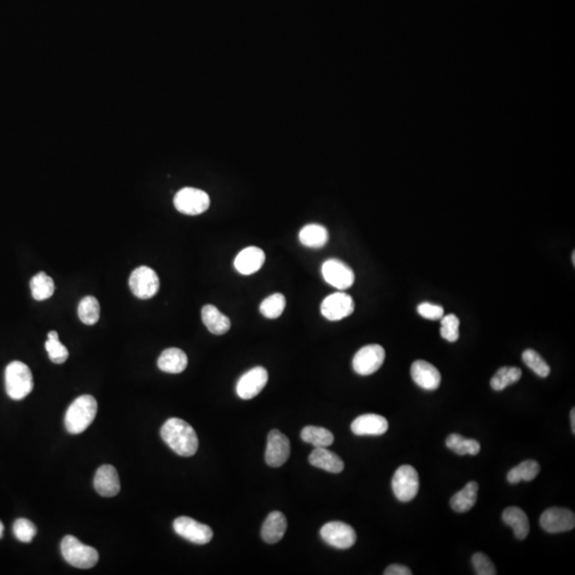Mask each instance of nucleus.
<instances>
[{"instance_id":"obj_16","label":"nucleus","mask_w":575,"mask_h":575,"mask_svg":"<svg viewBox=\"0 0 575 575\" xmlns=\"http://www.w3.org/2000/svg\"><path fill=\"white\" fill-rule=\"evenodd\" d=\"M94 487L101 497L112 498L121 490L120 478L117 469L111 465H103L96 471Z\"/></svg>"},{"instance_id":"obj_17","label":"nucleus","mask_w":575,"mask_h":575,"mask_svg":"<svg viewBox=\"0 0 575 575\" xmlns=\"http://www.w3.org/2000/svg\"><path fill=\"white\" fill-rule=\"evenodd\" d=\"M411 378L413 382L422 389L432 391L439 388L441 374L432 363L424 360H417L411 365Z\"/></svg>"},{"instance_id":"obj_37","label":"nucleus","mask_w":575,"mask_h":575,"mask_svg":"<svg viewBox=\"0 0 575 575\" xmlns=\"http://www.w3.org/2000/svg\"><path fill=\"white\" fill-rule=\"evenodd\" d=\"M443 339L449 342H456L459 338V319L455 315H443L441 319V330Z\"/></svg>"},{"instance_id":"obj_32","label":"nucleus","mask_w":575,"mask_h":575,"mask_svg":"<svg viewBox=\"0 0 575 575\" xmlns=\"http://www.w3.org/2000/svg\"><path fill=\"white\" fill-rule=\"evenodd\" d=\"M521 376H522L521 369L517 368V367H503L493 375L490 384H491L492 389L496 390V391H502L511 384L519 382Z\"/></svg>"},{"instance_id":"obj_7","label":"nucleus","mask_w":575,"mask_h":575,"mask_svg":"<svg viewBox=\"0 0 575 575\" xmlns=\"http://www.w3.org/2000/svg\"><path fill=\"white\" fill-rule=\"evenodd\" d=\"M174 205L177 210L184 215H201L210 206V197L203 190L184 188L175 195Z\"/></svg>"},{"instance_id":"obj_26","label":"nucleus","mask_w":575,"mask_h":575,"mask_svg":"<svg viewBox=\"0 0 575 575\" xmlns=\"http://www.w3.org/2000/svg\"><path fill=\"white\" fill-rule=\"evenodd\" d=\"M299 241L311 249H320L328 241V232L322 225H306L299 232Z\"/></svg>"},{"instance_id":"obj_24","label":"nucleus","mask_w":575,"mask_h":575,"mask_svg":"<svg viewBox=\"0 0 575 575\" xmlns=\"http://www.w3.org/2000/svg\"><path fill=\"white\" fill-rule=\"evenodd\" d=\"M504 523L513 528V534L518 539L523 540L528 537L530 533V521L528 515L519 507H509L502 515Z\"/></svg>"},{"instance_id":"obj_3","label":"nucleus","mask_w":575,"mask_h":575,"mask_svg":"<svg viewBox=\"0 0 575 575\" xmlns=\"http://www.w3.org/2000/svg\"><path fill=\"white\" fill-rule=\"evenodd\" d=\"M5 391L14 401H21L32 393L34 376L28 365L22 361H12L5 373Z\"/></svg>"},{"instance_id":"obj_5","label":"nucleus","mask_w":575,"mask_h":575,"mask_svg":"<svg viewBox=\"0 0 575 575\" xmlns=\"http://www.w3.org/2000/svg\"><path fill=\"white\" fill-rule=\"evenodd\" d=\"M420 487L419 474L413 467L405 465L400 467L392 478V489L399 501L411 502L418 494Z\"/></svg>"},{"instance_id":"obj_13","label":"nucleus","mask_w":575,"mask_h":575,"mask_svg":"<svg viewBox=\"0 0 575 575\" xmlns=\"http://www.w3.org/2000/svg\"><path fill=\"white\" fill-rule=\"evenodd\" d=\"M290 441L286 435L278 430H273L267 435L265 461L272 468H280L286 463L290 456Z\"/></svg>"},{"instance_id":"obj_29","label":"nucleus","mask_w":575,"mask_h":575,"mask_svg":"<svg viewBox=\"0 0 575 575\" xmlns=\"http://www.w3.org/2000/svg\"><path fill=\"white\" fill-rule=\"evenodd\" d=\"M539 472V463L537 461H533V459H528V461H523L520 465L511 469L507 474V480L511 484H518L521 480L530 482L535 478H537Z\"/></svg>"},{"instance_id":"obj_30","label":"nucleus","mask_w":575,"mask_h":575,"mask_svg":"<svg viewBox=\"0 0 575 575\" xmlns=\"http://www.w3.org/2000/svg\"><path fill=\"white\" fill-rule=\"evenodd\" d=\"M447 447L458 455H478L480 451V442L474 439H467L458 434H451L445 441Z\"/></svg>"},{"instance_id":"obj_22","label":"nucleus","mask_w":575,"mask_h":575,"mask_svg":"<svg viewBox=\"0 0 575 575\" xmlns=\"http://www.w3.org/2000/svg\"><path fill=\"white\" fill-rule=\"evenodd\" d=\"M309 463L313 467L330 473H341L344 469L343 461L326 448H315L309 455Z\"/></svg>"},{"instance_id":"obj_19","label":"nucleus","mask_w":575,"mask_h":575,"mask_svg":"<svg viewBox=\"0 0 575 575\" xmlns=\"http://www.w3.org/2000/svg\"><path fill=\"white\" fill-rule=\"evenodd\" d=\"M265 252L256 246H249L240 252L234 259V267L243 275L258 272L265 265Z\"/></svg>"},{"instance_id":"obj_15","label":"nucleus","mask_w":575,"mask_h":575,"mask_svg":"<svg viewBox=\"0 0 575 575\" xmlns=\"http://www.w3.org/2000/svg\"><path fill=\"white\" fill-rule=\"evenodd\" d=\"M269 380L267 371L262 367H256L242 375L236 384V394L242 400H252L262 391Z\"/></svg>"},{"instance_id":"obj_33","label":"nucleus","mask_w":575,"mask_h":575,"mask_svg":"<svg viewBox=\"0 0 575 575\" xmlns=\"http://www.w3.org/2000/svg\"><path fill=\"white\" fill-rule=\"evenodd\" d=\"M45 349L47 351L49 358L53 363L61 365L64 363L69 358V353L66 347L61 343L59 340V334L56 330H51L48 334V339L45 343Z\"/></svg>"},{"instance_id":"obj_9","label":"nucleus","mask_w":575,"mask_h":575,"mask_svg":"<svg viewBox=\"0 0 575 575\" xmlns=\"http://www.w3.org/2000/svg\"><path fill=\"white\" fill-rule=\"evenodd\" d=\"M321 537L327 544L341 550L353 547L357 540V535L351 525L340 521L326 523L321 528Z\"/></svg>"},{"instance_id":"obj_18","label":"nucleus","mask_w":575,"mask_h":575,"mask_svg":"<svg viewBox=\"0 0 575 575\" xmlns=\"http://www.w3.org/2000/svg\"><path fill=\"white\" fill-rule=\"evenodd\" d=\"M351 428L357 436H380L388 430L389 424L382 415L368 413L356 418L352 423Z\"/></svg>"},{"instance_id":"obj_31","label":"nucleus","mask_w":575,"mask_h":575,"mask_svg":"<svg viewBox=\"0 0 575 575\" xmlns=\"http://www.w3.org/2000/svg\"><path fill=\"white\" fill-rule=\"evenodd\" d=\"M78 317L84 324H96L101 318V306L97 299L91 295L84 297L79 303Z\"/></svg>"},{"instance_id":"obj_38","label":"nucleus","mask_w":575,"mask_h":575,"mask_svg":"<svg viewBox=\"0 0 575 575\" xmlns=\"http://www.w3.org/2000/svg\"><path fill=\"white\" fill-rule=\"evenodd\" d=\"M473 567L475 573L478 575H494L497 574L496 567L490 561L487 555L482 553H476L472 557Z\"/></svg>"},{"instance_id":"obj_39","label":"nucleus","mask_w":575,"mask_h":575,"mask_svg":"<svg viewBox=\"0 0 575 575\" xmlns=\"http://www.w3.org/2000/svg\"><path fill=\"white\" fill-rule=\"evenodd\" d=\"M418 313L421 317L428 320H441L444 315V309L441 306L430 303H422L418 306Z\"/></svg>"},{"instance_id":"obj_27","label":"nucleus","mask_w":575,"mask_h":575,"mask_svg":"<svg viewBox=\"0 0 575 575\" xmlns=\"http://www.w3.org/2000/svg\"><path fill=\"white\" fill-rule=\"evenodd\" d=\"M30 289L36 301H45L53 296L56 289L55 282L49 275L45 272H40L32 277Z\"/></svg>"},{"instance_id":"obj_10","label":"nucleus","mask_w":575,"mask_h":575,"mask_svg":"<svg viewBox=\"0 0 575 575\" xmlns=\"http://www.w3.org/2000/svg\"><path fill=\"white\" fill-rule=\"evenodd\" d=\"M174 530L180 537L195 544L209 543L212 540L213 532L210 526L197 522L189 517H180L174 521Z\"/></svg>"},{"instance_id":"obj_34","label":"nucleus","mask_w":575,"mask_h":575,"mask_svg":"<svg viewBox=\"0 0 575 575\" xmlns=\"http://www.w3.org/2000/svg\"><path fill=\"white\" fill-rule=\"evenodd\" d=\"M286 308V297L284 294L275 293L267 296L261 303L260 313L267 319L280 318Z\"/></svg>"},{"instance_id":"obj_23","label":"nucleus","mask_w":575,"mask_h":575,"mask_svg":"<svg viewBox=\"0 0 575 575\" xmlns=\"http://www.w3.org/2000/svg\"><path fill=\"white\" fill-rule=\"evenodd\" d=\"M201 320L211 334L221 336L230 330V320L213 305L204 306Z\"/></svg>"},{"instance_id":"obj_4","label":"nucleus","mask_w":575,"mask_h":575,"mask_svg":"<svg viewBox=\"0 0 575 575\" xmlns=\"http://www.w3.org/2000/svg\"><path fill=\"white\" fill-rule=\"evenodd\" d=\"M61 553L69 565L79 569L93 568L99 559L97 550L82 543L72 535H67L61 541Z\"/></svg>"},{"instance_id":"obj_1","label":"nucleus","mask_w":575,"mask_h":575,"mask_svg":"<svg viewBox=\"0 0 575 575\" xmlns=\"http://www.w3.org/2000/svg\"><path fill=\"white\" fill-rule=\"evenodd\" d=\"M161 437L178 455L190 457L197 452V435L191 425L182 419H169L161 428Z\"/></svg>"},{"instance_id":"obj_6","label":"nucleus","mask_w":575,"mask_h":575,"mask_svg":"<svg viewBox=\"0 0 575 575\" xmlns=\"http://www.w3.org/2000/svg\"><path fill=\"white\" fill-rule=\"evenodd\" d=\"M129 286L138 299H148L159 291L160 280L151 267H138L129 277Z\"/></svg>"},{"instance_id":"obj_12","label":"nucleus","mask_w":575,"mask_h":575,"mask_svg":"<svg viewBox=\"0 0 575 575\" xmlns=\"http://www.w3.org/2000/svg\"><path fill=\"white\" fill-rule=\"evenodd\" d=\"M355 309L352 296L343 292L330 294L323 301L321 313L323 317L330 321H340L347 318Z\"/></svg>"},{"instance_id":"obj_35","label":"nucleus","mask_w":575,"mask_h":575,"mask_svg":"<svg viewBox=\"0 0 575 575\" xmlns=\"http://www.w3.org/2000/svg\"><path fill=\"white\" fill-rule=\"evenodd\" d=\"M522 360L530 370L534 371L535 374H537L540 378H548L551 372L549 365L534 350H525L522 354Z\"/></svg>"},{"instance_id":"obj_8","label":"nucleus","mask_w":575,"mask_h":575,"mask_svg":"<svg viewBox=\"0 0 575 575\" xmlns=\"http://www.w3.org/2000/svg\"><path fill=\"white\" fill-rule=\"evenodd\" d=\"M386 353L382 346L370 344L361 347L353 359V369L357 374L368 376L380 370Z\"/></svg>"},{"instance_id":"obj_20","label":"nucleus","mask_w":575,"mask_h":575,"mask_svg":"<svg viewBox=\"0 0 575 575\" xmlns=\"http://www.w3.org/2000/svg\"><path fill=\"white\" fill-rule=\"evenodd\" d=\"M286 530V519L280 511H273L267 515L261 530V537L267 543L280 541Z\"/></svg>"},{"instance_id":"obj_25","label":"nucleus","mask_w":575,"mask_h":575,"mask_svg":"<svg viewBox=\"0 0 575 575\" xmlns=\"http://www.w3.org/2000/svg\"><path fill=\"white\" fill-rule=\"evenodd\" d=\"M478 484L470 482L465 488L454 494L451 499V507L457 513H465L470 511L478 501Z\"/></svg>"},{"instance_id":"obj_42","label":"nucleus","mask_w":575,"mask_h":575,"mask_svg":"<svg viewBox=\"0 0 575 575\" xmlns=\"http://www.w3.org/2000/svg\"><path fill=\"white\" fill-rule=\"evenodd\" d=\"M3 530H5V526H3V522L0 521V538H3Z\"/></svg>"},{"instance_id":"obj_14","label":"nucleus","mask_w":575,"mask_h":575,"mask_svg":"<svg viewBox=\"0 0 575 575\" xmlns=\"http://www.w3.org/2000/svg\"><path fill=\"white\" fill-rule=\"evenodd\" d=\"M540 524L546 532L551 534L569 532L575 526V515L567 509H547L540 517Z\"/></svg>"},{"instance_id":"obj_36","label":"nucleus","mask_w":575,"mask_h":575,"mask_svg":"<svg viewBox=\"0 0 575 575\" xmlns=\"http://www.w3.org/2000/svg\"><path fill=\"white\" fill-rule=\"evenodd\" d=\"M36 525L32 521L27 520V519H17L13 524V533H14L15 537L19 541L29 543L36 537Z\"/></svg>"},{"instance_id":"obj_11","label":"nucleus","mask_w":575,"mask_h":575,"mask_svg":"<svg viewBox=\"0 0 575 575\" xmlns=\"http://www.w3.org/2000/svg\"><path fill=\"white\" fill-rule=\"evenodd\" d=\"M325 282L337 289H349L355 282V274L349 265L338 259H330L322 265Z\"/></svg>"},{"instance_id":"obj_40","label":"nucleus","mask_w":575,"mask_h":575,"mask_svg":"<svg viewBox=\"0 0 575 575\" xmlns=\"http://www.w3.org/2000/svg\"><path fill=\"white\" fill-rule=\"evenodd\" d=\"M384 575H411L413 572H411V569L407 568V567L403 566V565H391V566L388 567V568L384 570Z\"/></svg>"},{"instance_id":"obj_2","label":"nucleus","mask_w":575,"mask_h":575,"mask_svg":"<svg viewBox=\"0 0 575 575\" xmlns=\"http://www.w3.org/2000/svg\"><path fill=\"white\" fill-rule=\"evenodd\" d=\"M97 413V402L92 395L77 397L65 413V428L72 435L84 432L92 424Z\"/></svg>"},{"instance_id":"obj_41","label":"nucleus","mask_w":575,"mask_h":575,"mask_svg":"<svg viewBox=\"0 0 575 575\" xmlns=\"http://www.w3.org/2000/svg\"><path fill=\"white\" fill-rule=\"evenodd\" d=\"M570 420H571V428H572V432H575V409L574 408H573L572 411H571Z\"/></svg>"},{"instance_id":"obj_21","label":"nucleus","mask_w":575,"mask_h":575,"mask_svg":"<svg viewBox=\"0 0 575 575\" xmlns=\"http://www.w3.org/2000/svg\"><path fill=\"white\" fill-rule=\"evenodd\" d=\"M158 367L170 374H180L188 367V356L182 350L171 347L162 352L158 359Z\"/></svg>"},{"instance_id":"obj_28","label":"nucleus","mask_w":575,"mask_h":575,"mask_svg":"<svg viewBox=\"0 0 575 575\" xmlns=\"http://www.w3.org/2000/svg\"><path fill=\"white\" fill-rule=\"evenodd\" d=\"M301 437L306 443L313 444L315 448H327L334 443V435L324 428L306 426L301 432Z\"/></svg>"}]
</instances>
